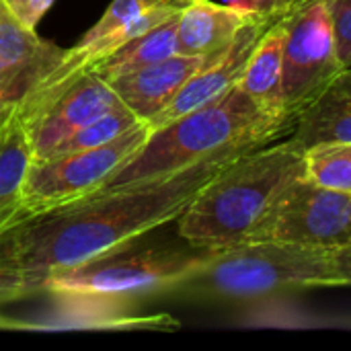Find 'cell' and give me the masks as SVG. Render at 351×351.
<instances>
[{
  "instance_id": "1",
  "label": "cell",
  "mask_w": 351,
  "mask_h": 351,
  "mask_svg": "<svg viewBox=\"0 0 351 351\" xmlns=\"http://www.w3.org/2000/svg\"><path fill=\"white\" fill-rule=\"evenodd\" d=\"M257 148L237 146L171 175L95 191L27 218L0 234V265L47 276L132 247L177 222L206 185Z\"/></svg>"
},
{
  "instance_id": "2",
  "label": "cell",
  "mask_w": 351,
  "mask_h": 351,
  "mask_svg": "<svg viewBox=\"0 0 351 351\" xmlns=\"http://www.w3.org/2000/svg\"><path fill=\"white\" fill-rule=\"evenodd\" d=\"M294 123V117L263 109L237 86L150 132L148 140L97 191L158 179L237 146L271 144L276 138L288 136Z\"/></svg>"
},
{
  "instance_id": "3",
  "label": "cell",
  "mask_w": 351,
  "mask_h": 351,
  "mask_svg": "<svg viewBox=\"0 0 351 351\" xmlns=\"http://www.w3.org/2000/svg\"><path fill=\"white\" fill-rule=\"evenodd\" d=\"M304 175V152L290 138L265 144L226 167L177 220L179 237L216 251L253 241L284 189Z\"/></svg>"
},
{
  "instance_id": "4",
  "label": "cell",
  "mask_w": 351,
  "mask_h": 351,
  "mask_svg": "<svg viewBox=\"0 0 351 351\" xmlns=\"http://www.w3.org/2000/svg\"><path fill=\"white\" fill-rule=\"evenodd\" d=\"M343 286L331 249L249 241L208 251L167 294L195 304H253L313 288Z\"/></svg>"
},
{
  "instance_id": "5",
  "label": "cell",
  "mask_w": 351,
  "mask_h": 351,
  "mask_svg": "<svg viewBox=\"0 0 351 351\" xmlns=\"http://www.w3.org/2000/svg\"><path fill=\"white\" fill-rule=\"evenodd\" d=\"M132 247L97 257L82 265L47 274L43 292L47 294H93L111 298H142L167 294L183 282L206 257L208 251L193 249H144Z\"/></svg>"
},
{
  "instance_id": "6",
  "label": "cell",
  "mask_w": 351,
  "mask_h": 351,
  "mask_svg": "<svg viewBox=\"0 0 351 351\" xmlns=\"http://www.w3.org/2000/svg\"><path fill=\"white\" fill-rule=\"evenodd\" d=\"M148 136V125L140 123L105 146L31 160L21 189V222L97 191Z\"/></svg>"
},
{
  "instance_id": "7",
  "label": "cell",
  "mask_w": 351,
  "mask_h": 351,
  "mask_svg": "<svg viewBox=\"0 0 351 351\" xmlns=\"http://www.w3.org/2000/svg\"><path fill=\"white\" fill-rule=\"evenodd\" d=\"M327 2L300 0L288 23L278 107L294 119L343 70Z\"/></svg>"
},
{
  "instance_id": "8",
  "label": "cell",
  "mask_w": 351,
  "mask_h": 351,
  "mask_svg": "<svg viewBox=\"0 0 351 351\" xmlns=\"http://www.w3.org/2000/svg\"><path fill=\"white\" fill-rule=\"evenodd\" d=\"M253 241H280L311 249L351 243V193L294 179L271 206Z\"/></svg>"
},
{
  "instance_id": "9",
  "label": "cell",
  "mask_w": 351,
  "mask_h": 351,
  "mask_svg": "<svg viewBox=\"0 0 351 351\" xmlns=\"http://www.w3.org/2000/svg\"><path fill=\"white\" fill-rule=\"evenodd\" d=\"M123 105L105 78L86 70L31 111L16 113L33 160H43L62 140L95 117Z\"/></svg>"
},
{
  "instance_id": "10",
  "label": "cell",
  "mask_w": 351,
  "mask_h": 351,
  "mask_svg": "<svg viewBox=\"0 0 351 351\" xmlns=\"http://www.w3.org/2000/svg\"><path fill=\"white\" fill-rule=\"evenodd\" d=\"M66 49L21 23L0 0V121L64 60Z\"/></svg>"
},
{
  "instance_id": "11",
  "label": "cell",
  "mask_w": 351,
  "mask_h": 351,
  "mask_svg": "<svg viewBox=\"0 0 351 351\" xmlns=\"http://www.w3.org/2000/svg\"><path fill=\"white\" fill-rule=\"evenodd\" d=\"M284 12L286 10L276 12V14H261L259 12L253 21H249L237 33V37L230 41L228 47H224L220 53H216L199 72H195L185 82V86L177 93V97L160 113H156L150 121H146L148 130L154 132V130L179 119L181 115L195 111V109L224 97L232 88H237L259 39L278 21V16Z\"/></svg>"
},
{
  "instance_id": "12",
  "label": "cell",
  "mask_w": 351,
  "mask_h": 351,
  "mask_svg": "<svg viewBox=\"0 0 351 351\" xmlns=\"http://www.w3.org/2000/svg\"><path fill=\"white\" fill-rule=\"evenodd\" d=\"M56 308L43 321H16L2 317L6 331H58V329H111V331H175L179 323L165 313L136 315L132 300L93 294H49Z\"/></svg>"
},
{
  "instance_id": "13",
  "label": "cell",
  "mask_w": 351,
  "mask_h": 351,
  "mask_svg": "<svg viewBox=\"0 0 351 351\" xmlns=\"http://www.w3.org/2000/svg\"><path fill=\"white\" fill-rule=\"evenodd\" d=\"M214 56L175 53L146 68L113 76L107 82L115 90L119 101L140 121L146 123L156 113H160L177 97V93L185 86V82L195 72H199Z\"/></svg>"
},
{
  "instance_id": "14",
  "label": "cell",
  "mask_w": 351,
  "mask_h": 351,
  "mask_svg": "<svg viewBox=\"0 0 351 351\" xmlns=\"http://www.w3.org/2000/svg\"><path fill=\"white\" fill-rule=\"evenodd\" d=\"M288 138L302 152L323 144H351V66L298 115Z\"/></svg>"
},
{
  "instance_id": "15",
  "label": "cell",
  "mask_w": 351,
  "mask_h": 351,
  "mask_svg": "<svg viewBox=\"0 0 351 351\" xmlns=\"http://www.w3.org/2000/svg\"><path fill=\"white\" fill-rule=\"evenodd\" d=\"M259 12L218 4L212 0H189L179 10L177 45L185 56H214L230 45L237 33Z\"/></svg>"
},
{
  "instance_id": "16",
  "label": "cell",
  "mask_w": 351,
  "mask_h": 351,
  "mask_svg": "<svg viewBox=\"0 0 351 351\" xmlns=\"http://www.w3.org/2000/svg\"><path fill=\"white\" fill-rule=\"evenodd\" d=\"M296 4L290 6L284 14H280L278 21L263 33L239 82V88L247 93L263 109L280 111L278 101H280V82H282V68H284V45H286L288 23L292 19Z\"/></svg>"
},
{
  "instance_id": "17",
  "label": "cell",
  "mask_w": 351,
  "mask_h": 351,
  "mask_svg": "<svg viewBox=\"0 0 351 351\" xmlns=\"http://www.w3.org/2000/svg\"><path fill=\"white\" fill-rule=\"evenodd\" d=\"M31 160L25 132L12 113L0 128V234L21 222V189Z\"/></svg>"
},
{
  "instance_id": "18",
  "label": "cell",
  "mask_w": 351,
  "mask_h": 351,
  "mask_svg": "<svg viewBox=\"0 0 351 351\" xmlns=\"http://www.w3.org/2000/svg\"><path fill=\"white\" fill-rule=\"evenodd\" d=\"M177 23H179V12L167 19L165 23L152 27L144 35L128 41L123 47H119L115 53H111L107 60L99 62L97 66L90 68V72L99 74L101 78L109 80L113 76L134 72L140 68H146L150 64L162 62L175 53H179L177 45Z\"/></svg>"
},
{
  "instance_id": "19",
  "label": "cell",
  "mask_w": 351,
  "mask_h": 351,
  "mask_svg": "<svg viewBox=\"0 0 351 351\" xmlns=\"http://www.w3.org/2000/svg\"><path fill=\"white\" fill-rule=\"evenodd\" d=\"M140 123H144V121H140L125 105H119V107H115V109L95 117L93 121L84 123L82 128H78L74 134H70L66 140H62L45 158L64 156V154H72V152H82V150L105 146V144L117 140L119 136L132 132Z\"/></svg>"
},
{
  "instance_id": "20",
  "label": "cell",
  "mask_w": 351,
  "mask_h": 351,
  "mask_svg": "<svg viewBox=\"0 0 351 351\" xmlns=\"http://www.w3.org/2000/svg\"><path fill=\"white\" fill-rule=\"evenodd\" d=\"M304 177L351 193V144H323L304 152Z\"/></svg>"
},
{
  "instance_id": "21",
  "label": "cell",
  "mask_w": 351,
  "mask_h": 351,
  "mask_svg": "<svg viewBox=\"0 0 351 351\" xmlns=\"http://www.w3.org/2000/svg\"><path fill=\"white\" fill-rule=\"evenodd\" d=\"M158 0H111L107 10L101 14V19L78 39L80 43L86 41H95L101 39L121 27H125L128 23H132L136 16H140L142 12H146L148 8H152Z\"/></svg>"
},
{
  "instance_id": "22",
  "label": "cell",
  "mask_w": 351,
  "mask_h": 351,
  "mask_svg": "<svg viewBox=\"0 0 351 351\" xmlns=\"http://www.w3.org/2000/svg\"><path fill=\"white\" fill-rule=\"evenodd\" d=\"M45 274H25L0 265V306L43 292Z\"/></svg>"
},
{
  "instance_id": "23",
  "label": "cell",
  "mask_w": 351,
  "mask_h": 351,
  "mask_svg": "<svg viewBox=\"0 0 351 351\" xmlns=\"http://www.w3.org/2000/svg\"><path fill=\"white\" fill-rule=\"evenodd\" d=\"M331 23L335 31L337 56L343 68L351 66V0H329Z\"/></svg>"
},
{
  "instance_id": "24",
  "label": "cell",
  "mask_w": 351,
  "mask_h": 351,
  "mask_svg": "<svg viewBox=\"0 0 351 351\" xmlns=\"http://www.w3.org/2000/svg\"><path fill=\"white\" fill-rule=\"evenodd\" d=\"M6 8L27 27L37 29V23L45 16L56 0H2Z\"/></svg>"
},
{
  "instance_id": "25",
  "label": "cell",
  "mask_w": 351,
  "mask_h": 351,
  "mask_svg": "<svg viewBox=\"0 0 351 351\" xmlns=\"http://www.w3.org/2000/svg\"><path fill=\"white\" fill-rule=\"evenodd\" d=\"M331 255H333L335 269L341 278V284L351 286V243L337 247V249H331Z\"/></svg>"
},
{
  "instance_id": "26",
  "label": "cell",
  "mask_w": 351,
  "mask_h": 351,
  "mask_svg": "<svg viewBox=\"0 0 351 351\" xmlns=\"http://www.w3.org/2000/svg\"><path fill=\"white\" fill-rule=\"evenodd\" d=\"M298 0H253V8L255 12H261V14H276V12L288 10Z\"/></svg>"
},
{
  "instance_id": "27",
  "label": "cell",
  "mask_w": 351,
  "mask_h": 351,
  "mask_svg": "<svg viewBox=\"0 0 351 351\" xmlns=\"http://www.w3.org/2000/svg\"><path fill=\"white\" fill-rule=\"evenodd\" d=\"M224 4H228V6H234V8H243V10H251V12H255V8H253V0H222Z\"/></svg>"
},
{
  "instance_id": "28",
  "label": "cell",
  "mask_w": 351,
  "mask_h": 351,
  "mask_svg": "<svg viewBox=\"0 0 351 351\" xmlns=\"http://www.w3.org/2000/svg\"><path fill=\"white\" fill-rule=\"evenodd\" d=\"M8 117H10V115H8ZM8 117H6V119H8ZM6 119H4V121H6ZM4 121H0V128H2V123H4Z\"/></svg>"
},
{
  "instance_id": "29",
  "label": "cell",
  "mask_w": 351,
  "mask_h": 351,
  "mask_svg": "<svg viewBox=\"0 0 351 351\" xmlns=\"http://www.w3.org/2000/svg\"><path fill=\"white\" fill-rule=\"evenodd\" d=\"M181 2H183V4H187V2H189V0H181Z\"/></svg>"
}]
</instances>
